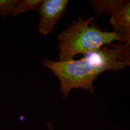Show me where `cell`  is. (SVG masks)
Masks as SVG:
<instances>
[{"label":"cell","mask_w":130,"mask_h":130,"mask_svg":"<svg viewBox=\"0 0 130 130\" xmlns=\"http://www.w3.org/2000/svg\"><path fill=\"white\" fill-rule=\"evenodd\" d=\"M110 23L113 31L119 35L130 30V0L125 1L119 10L111 16Z\"/></svg>","instance_id":"cell-4"},{"label":"cell","mask_w":130,"mask_h":130,"mask_svg":"<svg viewBox=\"0 0 130 130\" xmlns=\"http://www.w3.org/2000/svg\"><path fill=\"white\" fill-rule=\"evenodd\" d=\"M42 0H20L17 1L13 10L12 15L24 13L28 11L39 10Z\"/></svg>","instance_id":"cell-6"},{"label":"cell","mask_w":130,"mask_h":130,"mask_svg":"<svg viewBox=\"0 0 130 130\" xmlns=\"http://www.w3.org/2000/svg\"><path fill=\"white\" fill-rule=\"evenodd\" d=\"M42 64L58 78L60 93L64 98L76 89L93 94L94 81L100 74L108 71L117 72L127 67L120 58L116 44L86 54L78 60L56 61L43 58Z\"/></svg>","instance_id":"cell-1"},{"label":"cell","mask_w":130,"mask_h":130,"mask_svg":"<svg viewBox=\"0 0 130 130\" xmlns=\"http://www.w3.org/2000/svg\"><path fill=\"white\" fill-rule=\"evenodd\" d=\"M118 48L120 57L127 66L130 67V47L119 43L118 44Z\"/></svg>","instance_id":"cell-8"},{"label":"cell","mask_w":130,"mask_h":130,"mask_svg":"<svg viewBox=\"0 0 130 130\" xmlns=\"http://www.w3.org/2000/svg\"><path fill=\"white\" fill-rule=\"evenodd\" d=\"M16 2L17 0H0V14L3 16L12 15Z\"/></svg>","instance_id":"cell-7"},{"label":"cell","mask_w":130,"mask_h":130,"mask_svg":"<svg viewBox=\"0 0 130 130\" xmlns=\"http://www.w3.org/2000/svg\"><path fill=\"white\" fill-rule=\"evenodd\" d=\"M119 42L126 46L130 47V30L120 34Z\"/></svg>","instance_id":"cell-9"},{"label":"cell","mask_w":130,"mask_h":130,"mask_svg":"<svg viewBox=\"0 0 130 130\" xmlns=\"http://www.w3.org/2000/svg\"><path fill=\"white\" fill-rule=\"evenodd\" d=\"M125 0H93L90 1L91 7L97 14L113 16L119 10Z\"/></svg>","instance_id":"cell-5"},{"label":"cell","mask_w":130,"mask_h":130,"mask_svg":"<svg viewBox=\"0 0 130 130\" xmlns=\"http://www.w3.org/2000/svg\"><path fill=\"white\" fill-rule=\"evenodd\" d=\"M93 20V16H79L58 35V60H72L78 54H86L119 42V34L103 31L92 23Z\"/></svg>","instance_id":"cell-2"},{"label":"cell","mask_w":130,"mask_h":130,"mask_svg":"<svg viewBox=\"0 0 130 130\" xmlns=\"http://www.w3.org/2000/svg\"><path fill=\"white\" fill-rule=\"evenodd\" d=\"M69 2L68 0H42L39 9V32L40 35L45 36L52 32L66 14Z\"/></svg>","instance_id":"cell-3"}]
</instances>
